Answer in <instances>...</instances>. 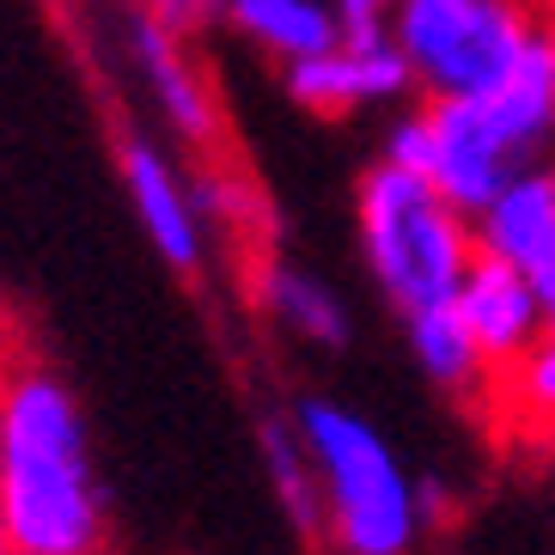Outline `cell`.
Masks as SVG:
<instances>
[{
	"label": "cell",
	"instance_id": "1",
	"mask_svg": "<svg viewBox=\"0 0 555 555\" xmlns=\"http://www.w3.org/2000/svg\"><path fill=\"white\" fill-rule=\"evenodd\" d=\"M0 525L13 555H104L111 494L92 427L55 366L0 360Z\"/></svg>",
	"mask_w": 555,
	"mask_h": 555
},
{
	"label": "cell",
	"instance_id": "2",
	"mask_svg": "<svg viewBox=\"0 0 555 555\" xmlns=\"http://www.w3.org/2000/svg\"><path fill=\"white\" fill-rule=\"evenodd\" d=\"M318 470V538L336 555H415L434 525V489L409 476L391 434L343 397H299L287 409Z\"/></svg>",
	"mask_w": 555,
	"mask_h": 555
},
{
	"label": "cell",
	"instance_id": "3",
	"mask_svg": "<svg viewBox=\"0 0 555 555\" xmlns=\"http://www.w3.org/2000/svg\"><path fill=\"white\" fill-rule=\"evenodd\" d=\"M354 245L397 318L446 306L476 262V227L422 171L373 159L354 183Z\"/></svg>",
	"mask_w": 555,
	"mask_h": 555
},
{
	"label": "cell",
	"instance_id": "4",
	"mask_svg": "<svg viewBox=\"0 0 555 555\" xmlns=\"http://www.w3.org/2000/svg\"><path fill=\"white\" fill-rule=\"evenodd\" d=\"M538 13L543 0H397L391 43L422 99H482L525 50Z\"/></svg>",
	"mask_w": 555,
	"mask_h": 555
},
{
	"label": "cell",
	"instance_id": "5",
	"mask_svg": "<svg viewBox=\"0 0 555 555\" xmlns=\"http://www.w3.org/2000/svg\"><path fill=\"white\" fill-rule=\"evenodd\" d=\"M378 159L422 171L440 196H452L464 214L489 208L525 165L506 153V141L494 134V122L482 116L476 99H422L415 111L391 116Z\"/></svg>",
	"mask_w": 555,
	"mask_h": 555
},
{
	"label": "cell",
	"instance_id": "6",
	"mask_svg": "<svg viewBox=\"0 0 555 555\" xmlns=\"http://www.w3.org/2000/svg\"><path fill=\"white\" fill-rule=\"evenodd\" d=\"M116 178H122V196L134 208V227L147 232L159 262H171L178 275H202L214 262V220L202 208L196 165H183L153 134L129 129L116 141Z\"/></svg>",
	"mask_w": 555,
	"mask_h": 555
},
{
	"label": "cell",
	"instance_id": "7",
	"mask_svg": "<svg viewBox=\"0 0 555 555\" xmlns=\"http://www.w3.org/2000/svg\"><path fill=\"white\" fill-rule=\"evenodd\" d=\"M122 67H129V80L141 86V99L147 111L159 116V129L190 153H214L220 147V92H214L208 67L196 62V43L178 31H165L159 18H147L134 7L122 18Z\"/></svg>",
	"mask_w": 555,
	"mask_h": 555
},
{
	"label": "cell",
	"instance_id": "8",
	"mask_svg": "<svg viewBox=\"0 0 555 555\" xmlns=\"http://www.w3.org/2000/svg\"><path fill=\"white\" fill-rule=\"evenodd\" d=\"M281 92H287L306 116L343 122V116H354V111L403 104L409 92H415V74H409L403 50L391 43V31H343L330 50L281 67Z\"/></svg>",
	"mask_w": 555,
	"mask_h": 555
},
{
	"label": "cell",
	"instance_id": "9",
	"mask_svg": "<svg viewBox=\"0 0 555 555\" xmlns=\"http://www.w3.org/2000/svg\"><path fill=\"white\" fill-rule=\"evenodd\" d=\"M470 227H476V250L531 281L555 324V165L519 171L489 208L470 214Z\"/></svg>",
	"mask_w": 555,
	"mask_h": 555
},
{
	"label": "cell",
	"instance_id": "10",
	"mask_svg": "<svg viewBox=\"0 0 555 555\" xmlns=\"http://www.w3.org/2000/svg\"><path fill=\"white\" fill-rule=\"evenodd\" d=\"M476 104H482V116L494 122V134L525 171L555 159V7L538 13L525 50L513 55V67Z\"/></svg>",
	"mask_w": 555,
	"mask_h": 555
},
{
	"label": "cell",
	"instance_id": "11",
	"mask_svg": "<svg viewBox=\"0 0 555 555\" xmlns=\"http://www.w3.org/2000/svg\"><path fill=\"white\" fill-rule=\"evenodd\" d=\"M250 299H257L262 318L299 348L330 354V348H348V336H354V311H348L343 287L330 275H318V269H306V262H294V257H275V250H269V257L250 262Z\"/></svg>",
	"mask_w": 555,
	"mask_h": 555
},
{
	"label": "cell",
	"instance_id": "12",
	"mask_svg": "<svg viewBox=\"0 0 555 555\" xmlns=\"http://www.w3.org/2000/svg\"><path fill=\"white\" fill-rule=\"evenodd\" d=\"M452 306H457L464 330L476 336V348H482V360H489L494 373H501L506 360H519L525 348L550 330V311H543L538 287L525 275H513L506 262L482 257V250H476V262L464 269Z\"/></svg>",
	"mask_w": 555,
	"mask_h": 555
},
{
	"label": "cell",
	"instance_id": "13",
	"mask_svg": "<svg viewBox=\"0 0 555 555\" xmlns=\"http://www.w3.org/2000/svg\"><path fill=\"white\" fill-rule=\"evenodd\" d=\"M220 25L275 67H294L343 37V18L330 0H227Z\"/></svg>",
	"mask_w": 555,
	"mask_h": 555
},
{
	"label": "cell",
	"instance_id": "14",
	"mask_svg": "<svg viewBox=\"0 0 555 555\" xmlns=\"http://www.w3.org/2000/svg\"><path fill=\"white\" fill-rule=\"evenodd\" d=\"M403 343L415 373L446 397H464V403H489V385H494V366L482 360L476 336L464 330L457 306H427V311H409L403 318Z\"/></svg>",
	"mask_w": 555,
	"mask_h": 555
},
{
	"label": "cell",
	"instance_id": "15",
	"mask_svg": "<svg viewBox=\"0 0 555 555\" xmlns=\"http://www.w3.org/2000/svg\"><path fill=\"white\" fill-rule=\"evenodd\" d=\"M489 403L501 409V422L519 440H531V446L555 440V324L519 360H506L501 373H494Z\"/></svg>",
	"mask_w": 555,
	"mask_h": 555
},
{
	"label": "cell",
	"instance_id": "16",
	"mask_svg": "<svg viewBox=\"0 0 555 555\" xmlns=\"http://www.w3.org/2000/svg\"><path fill=\"white\" fill-rule=\"evenodd\" d=\"M262 470H269V494L281 501V513L318 538V470H311V452L299 446L287 415L262 422Z\"/></svg>",
	"mask_w": 555,
	"mask_h": 555
},
{
	"label": "cell",
	"instance_id": "17",
	"mask_svg": "<svg viewBox=\"0 0 555 555\" xmlns=\"http://www.w3.org/2000/svg\"><path fill=\"white\" fill-rule=\"evenodd\" d=\"M147 18H159L165 31H178V37H190L196 43L202 31H214L220 18H227V0H134Z\"/></svg>",
	"mask_w": 555,
	"mask_h": 555
},
{
	"label": "cell",
	"instance_id": "18",
	"mask_svg": "<svg viewBox=\"0 0 555 555\" xmlns=\"http://www.w3.org/2000/svg\"><path fill=\"white\" fill-rule=\"evenodd\" d=\"M336 18H343V31H391V13L397 0H330Z\"/></svg>",
	"mask_w": 555,
	"mask_h": 555
},
{
	"label": "cell",
	"instance_id": "19",
	"mask_svg": "<svg viewBox=\"0 0 555 555\" xmlns=\"http://www.w3.org/2000/svg\"><path fill=\"white\" fill-rule=\"evenodd\" d=\"M543 464H550V482H555V440H543Z\"/></svg>",
	"mask_w": 555,
	"mask_h": 555
},
{
	"label": "cell",
	"instance_id": "20",
	"mask_svg": "<svg viewBox=\"0 0 555 555\" xmlns=\"http://www.w3.org/2000/svg\"><path fill=\"white\" fill-rule=\"evenodd\" d=\"M0 555H13V538H7V525H0Z\"/></svg>",
	"mask_w": 555,
	"mask_h": 555
},
{
	"label": "cell",
	"instance_id": "21",
	"mask_svg": "<svg viewBox=\"0 0 555 555\" xmlns=\"http://www.w3.org/2000/svg\"><path fill=\"white\" fill-rule=\"evenodd\" d=\"M550 165H555V159H550Z\"/></svg>",
	"mask_w": 555,
	"mask_h": 555
}]
</instances>
